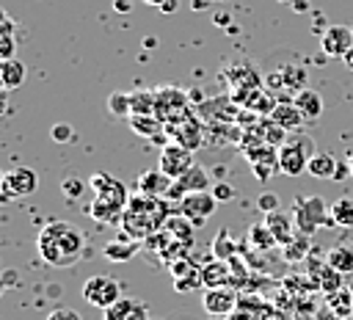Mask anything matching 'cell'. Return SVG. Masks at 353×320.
<instances>
[{
    "instance_id": "1",
    "label": "cell",
    "mask_w": 353,
    "mask_h": 320,
    "mask_svg": "<svg viewBox=\"0 0 353 320\" xmlns=\"http://www.w3.org/2000/svg\"><path fill=\"white\" fill-rule=\"evenodd\" d=\"M39 257L52 268H72L85 248L83 232L69 221H50L36 237Z\"/></svg>"
},
{
    "instance_id": "2",
    "label": "cell",
    "mask_w": 353,
    "mask_h": 320,
    "mask_svg": "<svg viewBox=\"0 0 353 320\" xmlns=\"http://www.w3.org/2000/svg\"><path fill=\"white\" fill-rule=\"evenodd\" d=\"M171 218V210L165 207L163 199L157 196H132L124 215H121V223H124V232L132 234V237H149L157 226H163L165 221Z\"/></svg>"
},
{
    "instance_id": "3",
    "label": "cell",
    "mask_w": 353,
    "mask_h": 320,
    "mask_svg": "<svg viewBox=\"0 0 353 320\" xmlns=\"http://www.w3.org/2000/svg\"><path fill=\"white\" fill-rule=\"evenodd\" d=\"M314 141L309 135H292L279 146V171L287 177H298L309 168V160L314 154Z\"/></svg>"
},
{
    "instance_id": "4",
    "label": "cell",
    "mask_w": 353,
    "mask_h": 320,
    "mask_svg": "<svg viewBox=\"0 0 353 320\" xmlns=\"http://www.w3.org/2000/svg\"><path fill=\"white\" fill-rule=\"evenodd\" d=\"M154 116L165 124H174V121H182L190 116V108H188V94L174 88V86H160L154 88Z\"/></svg>"
},
{
    "instance_id": "5",
    "label": "cell",
    "mask_w": 353,
    "mask_h": 320,
    "mask_svg": "<svg viewBox=\"0 0 353 320\" xmlns=\"http://www.w3.org/2000/svg\"><path fill=\"white\" fill-rule=\"evenodd\" d=\"M88 188L94 190V199H97V201H102V204H108V207H113V210H119V212H124L127 204H130V196H127L124 182H119L116 177H110V174H105V171L91 174V177H88Z\"/></svg>"
},
{
    "instance_id": "6",
    "label": "cell",
    "mask_w": 353,
    "mask_h": 320,
    "mask_svg": "<svg viewBox=\"0 0 353 320\" xmlns=\"http://www.w3.org/2000/svg\"><path fill=\"white\" fill-rule=\"evenodd\" d=\"M83 301H88L91 306H97V309H110L116 301H121V284L116 281V279H110V276H88L85 281H83Z\"/></svg>"
},
{
    "instance_id": "7",
    "label": "cell",
    "mask_w": 353,
    "mask_h": 320,
    "mask_svg": "<svg viewBox=\"0 0 353 320\" xmlns=\"http://www.w3.org/2000/svg\"><path fill=\"white\" fill-rule=\"evenodd\" d=\"M3 201H11V199H25L30 193H36L39 188V174L28 166H14L3 174Z\"/></svg>"
},
{
    "instance_id": "8",
    "label": "cell",
    "mask_w": 353,
    "mask_h": 320,
    "mask_svg": "<svg viewBox=\"0 0 353 320\" xmlns=\"http://www.w3.org/2000/svg\"><path fill=\"white\" fill-rule=\"evenodd\" d=\"M334 218H331V210H325V201L320 196H312V199H298V207H295V226L301 232H314L320 226H331Z\"/></svg>"
},
{
    "instance_id": "9",
    "label": "cell",
    "mask_w": 353,
    "mask_h": 320,
    "mask_svg": "<svg viewBox=\"0 0 353 320\" xmlns=\"http://www.w3.org/2000/svg\"><path fill=\"white\" fill-rule=\"evenodd\" d=\"M190 166H196V163H193V152H190L188 146L171 141V143H165V146L160 149V166H157V168H160L163 174H168L171 179H179Z\"/></svg>"
},
{
    "instance_id": "10",
    "label": "cell",
    "mask_w": 353,
    "mask_h": 320,
    "mask_svg": "<svg viewBox=\"0 0 353 320\" xmlns=\"http://www.w3.org/2000/svg\"><path fill=\"white\" fill-rule=\"evenodd\" d=\"M218 207V199L207 190H199V193H188L179 199V212L193 223V226H201Z\"/></svg>"
},
{
    "instance_id": "11",
    "label": "cell",
    "mask_w": 353,
    "mask_h": 320,
    "mask_svg": "<svg viewBox=\"0 0 353 320\" xmlns=\"http://www.w3.org/2000/svg\"><path fill=\"white\" fill-rule=\"evenodd\" d=\"M320 50L328 58H345L353 50V30L347 25H328L320 36Z\"/></svg>"
},
{
    "instance_id": "12",
    "label": "cell",
    "mask_w": 353,
    "mask_h": 320,
    "mask_svg": "<svg viewBox=\"0 0 353 320\" xmlns=\"http://www.w3.org/2000/svg\"><path fill=\"white\" fill-rule=\"evenodd\" d=\"M223 77H226V83L232 86V91H234V88H259V86H262V74H259L256 66L248 63V61L229 63V66L223 69Z\"/></svg>"
},
{
    "instance_id": "13",
    "label": "cell",
    "mask_w": 353,
    "mask_h": 320,
    "mask_svg": "<svg viewBox=\"0 0 353 320\" xmlns=\"http://www.w3.org/2000/svg\"><path fill=\"white\" fill-rule=\"evenodd\" d=\"M201 303H204V312L221 317V314H229L237 306V292L232 287H207Z\"/></svg>"
},
{
    "instance_id": "14",
    "label": "cell",
    "mask_w": 353,
    "mask_h": 320,
    "mask_svg": "<svg viewBox=\"0 0 353 320\" xmlns=\"http://www.w3.org/2000/svg\"><path fill=\"white\" fill-rule=\"evenodd\" d=\"M165 132L168 135H174V141L176 143H182V146H188L190 152L193 149H199L201 146V127H199V119L196 116H188V119H182V121H174V124H165Z\"/></svg>"
},
{
    "instance_id": "15",
    "label": "cell",
    "mask_w": 353,
    "mask_h": 320,
    "mask_svg": "<svg viewBox=\"0 0 353 320\" xmlns=\"http://www.w3.org/2000/svg\"><path fill=\"white\" fill-rule=\"evenodd\" d=\"M210 188V177H207V171L201 168V166H190L179 179H176V185H171V190H168V196H188V193H199V190H207Z\"/></svg>"
},
{
    "instance_id": "16",
    "label": "cell",
    "mask_w": 353,
    "mask_h": 320,
    "mask_svg": "<svg viewBox=\"0 0 353 320\" xmlns=\"http://www.w3.org/2000/svg\"><path fill=\"white\" fill-rule=\"evenodd\" d=\"M135 188H138V193H143V196H157V199H160L163 193L171 190V177L163 174L160 168H149V171H141V174H138Z\"/></svg>"
},
{
    "instance_id": "17",
    "label": "cell",
    "mask_w": 353,
    "mask_h": 320,
    "mask_svg": "<svg viewBox=\"0 0 353 320\" xmlns=\"http://www.w3.org/2000/svg\"><path fill=\"white\" fill-rule=\"evenodd\" d=\"M105 320H149V309L135 298H121L105 309Z\"/></svg>"
},
{
    "instance_id": "18",
    "label": "cell",
    "mask_w": 353,
    "mask_h": 320,
    "mask_svg": "<svg viewBox=\"0 0 353 320\" xmlns=\"http://www.w3.org/2000/svg\"><path fill=\"white\" fill-rule=\"evenodd\" d=\"M130 127L138 132V135H143V138H149V141H163L168 132H165V121H160L154 113H149V116H130Z\"/></svg>"
},
{
    "instance_id": "19",
    "label": "cell",
    "mask_w": 353,
    "mask_h": 320,
    "mask_svg": "<svg viewBox=\"0 0 353 320\" xmlns=\"http://www.w3.org/2000/svg\"><path fill=\"white\" fill-rule=\"evenodd\" d=\"M292 102L298 105V110L303 113V119L309 121H317L320 116H323V97L314 91V88H303V91H298L295 97H292Z\"/></svg>"
},
{
    "instance_id": "20",
    "label": "cell",
    "mask_w": 353,
    "mask_h": 320,
    "mask_svg": "<svg viewBox=\"0 0 353 320\" xmlns=\"http://www.w3.org/2000/svg\"><path fill=\"white\" fill-rule=\"evenodd\" d=\"M270 119L276 121V124H281L287 132H292V130H298L306 119H303V113L298 110V105L290 99V102H279L276 108H273V113H270Z\"/></svg>"
},
{
    "instance_id": "21",
    "label": "cell",
    "mask_w": 353,
    "mask_h": 320,
    "mask_svg": "<svg viewBox=\"0 0 353 320\" xmlns=\"http://www.w3.org/2000/svg\"><path fill=\"white\" fill-rule=\"evenodd\" d=\"M265 223H268V229L273 232V237H276V243H279V246L292 243V226H295V221H292L287 212L276 210V212H270V215L265 218Z\"/></svg>"
},
{
    "instance_id": "22",
    "label": "cell",
    "mask_w": 353,
    "mask_h": 320,
    "mask_svg": "<svg viewBox=\"0 0 353 320\" xmlns=\"http://www.w3.org/2000/svg\"><path fill=\"white\" fill-rule=\"evenodd\" d=\"M336 168H339V160H336L331 152H314L306 171H309L312 177H317V179H334Z\"/></svg>"
},
{
    "instance_id": "23",
    "label": "cell",
    "mask_w": 353,
    "mask_h": 320,
    "mask_svg": "<svg viewBox=\"0 0 353 320\" xmlns=\"http://www.w3.org/2000/svg\"><path fill=\"white\" fill-rule=\"evenodd\" d=\"M25 77H28V69H25V63H22V61L8 58V61H3V63H0V80H3V86H6L8 91L19 88V86L25 83Z\"/></svg>"
},
{
    "instance_id": "24",
    "label": "cell",
    "mask_w": 353,
    "mask_h": 320,
    "mask_svg": "<svg viewBox=\"0 0 353 320\" xmlns=\"http://www.w3.org/2000/svg\"><path fill=\"white\" fill-rule=\"evenodd\" d=\"M154 88H138V91H130V105H132V116H149L154 113Z\"/></svg>"
},
{
    "instance_id": "25",
    "label": "cell",
    "mask_w": 353,
    "mask_h": 320,
    "mask_svg": "<svg viewBox=\"0 0 353 320\" xmlns=\"http://www.w3.org/2000/svg\"><path fill=\"white\" fill-rule=\"evenodd\" d=\"M256 132H259V138H262L265 143H270V146H276V149L287 141V130H284L281 124H276L270 116H265V119L256 124Z\"/></svg>"
},
{
    "instance_id": "26",
    "label": "cell",
    "mask_w": 353,
    "mask_h": 320,
    "mask_svg": "<svg viewBox=\"0 0 353 320\" xmlns=\"http://www.w3.org/2000/svg\"><path fill=\"white\" fill-rule=\"evenodd\" d=\"M201 281H204V287H226V281H229V265L223 259H218L212 265H204L201 268Z\"/></svg>"
},
{
    "instance_id": "27",
    "label": "cell",
    "mask_w": 353,
    "mask_h": 320,
    "mask_svg": "<svg viewBox=\"0 0 353 320\" xmlns=\"http://www.w3.org/2000/svg\"><path fill=\"white\" fill-rule=\"evenodd\" d=\"M105 259H110V262H127V259H132L135 254H138V246L135 243H124V240H113V243H108L105 246Z\"/></svg>"
},
{
    "instance_id": "28",
    "label": "cell",
    "mask_w": 353,
    "mask_h": 320,
    "mask_svg": "<svg viewBox=\"0 0 353 320\" xmlns=\"http://www.w3.org/2000/svg\"><path fill=\"white\" fill-rule=\"evenodd\" d=\"M331 218H334L336 226L350 229V226H353V199H350V196L336 199V201L331 204Z\"/></svg>"
},
{
    "instance_id": "29",
    "label": "cell",
    "mask_w": 353,
    "mask_h": 320,
    "mask_svg": "<svg viewBox=\"0 0 353 320\" xmlns=\"http://www.w3.org/2000/svg\"><path fill=\"white\" fill-rule=\"evenodd\" d=\"M108 110H110V116H116V119H127V116H132L130 94H127V91H113V94L108 97Z\"/></svg>"
},
{
    "instance_id": "30",
    "label": "cell",
    "mask_w": 353,
    "mask_h": 320,
    "mask_svg": "<svg viewBox=\"0 0 353 320\" xmlns=\"http://www.w3.org/2000/svg\"><path fill=\"white\" fill-rule=\"evenodd\" d=\"M328 265L336 268L339 273L353 270V248H350V246H336V248L328 254Z\"/></svg>"
},
{
    "instance_id": "31",
    "label": "cell",
    "mask_w": 353,
    "mask_h": 320,
    "mask_svg": "<svg viewBox=\"0 0 353 320\" xmlns=\"http://www.w3.org/2000/svg\"><path fill=\"white\" fill-rule=\"evenodd\" d=\"M281 83L290 88V91H303V88H309L306 86V72L301 69V66H287V69H281Z\"/></svg>"
},
{
    "instance_id": "32",
    "label": "cell",
    "mask_w": 353,
    "mask_h": 320,
    "mask_svg": "<svg viewBox=\"0 0 353 320\" xmlns=\"http://www.w3.org/2000/svg\"><path fill=\"white\" fill-rule=\"evenodd\" d=\"M165 232H168V234H174V237L179 234V237L188 243V240L193 237V223L179 212V215H171V218L165 221Z\"/></svg>"
},
{
    "instance_id": "33",
    "label": "cell",
    "mask_w": 353,
    "mask_h": 320,
    "mask_svg": "<svg viewBox=\"0 0 353 320\" xmlns=\"http://www.w3.org/2000/svg\"><path fill=\"white\" fill-rule=\"evenodd\" d=\"M248 240H251L256 248H270V246H276V237H273V232L268 229V223H251Z\"/></svg>"
},
{
    "instance_id": "34",
    "label": "cell",
    "mask_w": 353,
    "mask_h": 320,
    "mask_svg": "<svg viewBox=\"0 0 353 320\" xmlns=\"http://www.w3.org/2000/svg\"><path fill=\"white\" fill-rule=\"evenodd\" d=\"M85 212H88L94 221H102V223H105V221H119V218L124 215V212H119V210H113V207H108V204H102V201H97V199H94V204L85 207Z\"/></svg>"
},
{
    "instance_id": "35",
    "label": "cell",
    "mask_w": 353,
    "mask_h": 320,
    "mask_svg": "<svg viewBox=\"0 0 353 320\" xmlns=\"http://www.w3.org/2000/svg\"><path fill=\"white\" fill-rule=\"evenodd\" d=\"M339 284H342V273L336 270V268H323V276H320V287H323V292H331V295H336L339 292Z\"/></svg>"
},
{
    "instance_id": "36",
    "label": "cell",
    "mask_w": 353,
    "mask_h": 320,
    "mask_svg": "<svg viewBox=\"0 0 353 320\" xmlns=\"http://www.w3.org/2000/svg\"><path fill=\"white\" fill-rule=\"evenodd\" d=\"M212 251H215L218 259H226V257L234 251V243L229 240V232H226V229H221V234L212 240Z\"/></svg>"
},
{
    "instance_id": "37",
    "label": "cell",
    "mask_w": 353,
    "mask_h": 320,
    "mask_svg": "<svg viewBox=\"0 0 353 320\" xmlns=\"http://www.w3.org/2000/svg\"><path fill=\"white\" fill-rule=\"evenodd\" d=\"M83 190H85V182H83V179H77V177H69V179H63V182H61V193H63L66 199H80V196H83Z\"/></svg>"
},
{
    "instance_id": "38",
    "label": "cell",
    "mask_w": 353,
    "mask_h": 320,
    "mask_svg": "<svg viewBox=\"0 0 353 320\" xmlns=\"http://www.w3.org/2000/svg\"><path fill=\"white\" fill-rule=\"evenodd\" d=\"M50 135H52V141H55V143H69V141L74 138V130H72L69 124H55Z\"/></svg>"
},
{
    "instance_id": "39",
    "label": "cell",
    "mask_w": 353,
    "mask_h": 320,
    "mask_svg": "<svg viewBox=\"0 0 353 320\" xmlns=\"http://www.w3.org/2000/svg\"><path fill=\"white\" fill-rule=\"evenodd\" d=\"M256 207H259L262 212H268V215H270V212H276V210H279V196H276V193H262V196L256 199Z\"/></svg>"
},
{
    "instance_id": "40",
    "label": "cell",
    "mask_w": 353,
    "mask_h": 320,
    "mask_svg": "<svg viewBox=\"0 0 353 320\" xmlns=\"http://www.w3.org/2000/svg\"><path fill=\"white\" fill-rule=\"evenodd\" d=\"M47 320H83L77 309H69V306H58L47 314Z\"/></svg>"
},
{
    "instance_id": "41",
    "label": "cell",
    "mask_w": 353,
    "mask_h": 320,
    "mask_svg": "<svg viewBox=\"0 0 353 320\" xmlns=\"http://www.w3.org/2000/svg\"><path fill=\"white\" fill-rule=\"evenodd\" d=\"M14 47H17V44H14V36H11V33H3V36H0V58H3V61L14 58Z\"/></svg>"
},
{
    "instance_id": "42",
    "label": "cell",
    "mask_w": 353,
    "mask_h": 320,
    "mask_svg": "<svg viewBox=\"0 0 353 320\" xmlns=\"http://www.w3.org/2000/svg\"><path fill=\"white\" fill-rule=\"evenodd\" d=\"M210 193H212L218 201H226V199H232V196H234V188H232L229 182H215Z\"/></svg>"
},
{
    "instance_id": "43",
    "label": "cell",
    "mask_w": 353,
    "mask_h": 320,
    "mask_svg": "<svg viewBox=\"0 0 353 320\" xmlns=\"http://www.w3.org/2000/svg\"><path fill=\"white\" fill-rule=\"evenodd\" d=\"M251 168H254V174H256V179H270L273 177V171H279L276 166H268V163H251Z\"/></svg>"
},
{
    "instance_id": "44",
    "label": "cell",
    "mask_w": 353,
    "mask_h": 320,
    "mask_svg": "<svg viewBox=\"0 0 353 320\" xmlns=\"http://www.w3.org/2000/svg\"><path fill=\"white\" fill-rule=\"evenodd\" d=\"M14 30V22H11V17L3 11V28H0V33H11Z\"/></svg>"
},
{
    "instance_id": "45",
    "label": "cell",
    "mask_w": 353,
    "mask_h": 320,
    "mask_svg": "<svg viewBox=\"0 0 353 320\" xmlns=\"http://www.w3.org/2000/svg\"><path fill=\"white\" fill-rule=\"evenodd\" d=\"M132 8V0H116V11H121V14H127Z\"/></svg>"
},
{
    "instance_id": "46",
    "label": "cell",
    "mask_w": 353,
    "mask_h": 320,
    "mask_svg": "<svg viewBox=\"0 0 353 320\" xmlns=\"http://www.w3.org/2000/svg\"><path fill=\"white\" fill-rule=\"evenodd\" d=\"M160 11H163V14H171V11H176V0H165V3L160 6Z\"/></svg>"
},
{
    "instance_id": "47",
    "label": "cell",
    "mask_w": 353,
    "mask_h": 320,
    "mask_svg": "<svg viewBox=\"0 0 353 320\" xmlns=\"http://www.w3.org/2000/svg\"><path fill=\"white\" fill-rule=\"evenodd\" d=\"M342 61H345V63H347V66H350V69H353V50H347V55H345V58H342Z\"/></svg>"
},
{
    "instance_id": "48",
    "label": "cell",
    "mask_w": 353,
    "mask_h": 320,
    "mask_svg": "<svg viewBox=\"0 0 353 320\" xmlns=\"http://www.w3.org/2000/svg\"><path fill=\"white\" fill-rule=\"evenodd\" d=\"M143 3H146V6H157V8H160L165 0H143Z\"/></svg>"
}]
</instances>
